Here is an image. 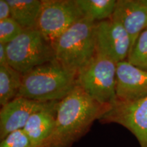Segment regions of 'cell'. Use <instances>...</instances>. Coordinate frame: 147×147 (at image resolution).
<instances>
[{"instance_id": "obj_12", "label": "cell", "mask_w": 147, "mask_h": 147, "mask_svg": "<svg viewBox=\"0 0 147 147\" xmlns=\"http://www.w3.org/2000/svg\"><path fill=\"white\" fill-rule=\"evenodd\" d=\"M57 106L34 113L23 127L34 147L48 146L55 127Z\"/></svg>"}, {"instance_id": "obj_13", "label": "cell", "mask_w": 147, "mask_h": 147, "mask_svg": "<svg viewBox=\"0 0 147 147\" xmlns=\"http://www.w3.org/2000/svg\"><path fill=\"white\" fill-rule=\"evenodd\" d=\"M11 17L25 30L36 29L42 7V0H7Z\"/></svg>"}, {"instance_id": "obj_1", "label": "cell", "mask_w": 147, "mask_h": 147, "mask_svg": "<svg viewBox=\"0 0 147 147\" xmlns=\"http://www.w3.org/2000/svg\"><path fill=\"white\" fill-rule=\"evenodd\" d=\"M110 108L92 99L76 85L57 103L55 127L47 147H71Z\"/></svg>"}, {"instance_id": "obj_6", "label": "cell", "mask_w": 147, "mask_h": 147, "mask_svg": "<svg viewBox=\"0 0 147 147\" xmlns=\"http://www.w3.org/2000/svg\"><path fill=\"white\" fill-rule=\"evenodd\" d=\"M85 17L75 0H42L36 29L53 44L74 24Z\"/></svg>"}, {"instance_id": "obj_19", "label": "cell", "mask_w": 147, "mask_h": 147, "mask_svg": "<svg viewBox=\"0 0 147 147\" xmlns=\"http://www.w3.org/2000/svg\"><path fill=\"white\" fill-rule=\"evenodd\" d=\"M11 17V8L7 0H0V21Z\"/></svg>"}, {"instance_id": "obj_5", "label": "cell", "mask_w": 147, "mask_h": 147, "mask_svg": "<svg viewBox=\"0 0 147 147\" xmlns=\"http://www.w3.org/2000/svg\"><path fill=\"white\" fill-rule=\"evenodd\" d=\"M6 51L9 65L22 74L55 60L52 44L36 29L24 31L6 45Z\"/></svg>"}, {"instance_id": "obj_3", "label": "cell", "mask_w": 147, "mask_h": 147, "mask_svg": "<svg viewBox=\"0 0 147 147\" xmlns=\"http://www.w3.org/2000/svg\"><path fill=\"white\" fill-rule=\"evenodd\" d=\"M96 22L84 17L74 24L52 44L55 59L78 73L97 53Z\"/></svg>"}, {"instance_id": "obj_9", "label": "cell", "mask_w": 147, "mask_h": 147, "mask_svg": "<svg viewBox=\"0 0 147 147\" xmlns=\"http://www.w3.org/2000/svg\"><path fill=\"white\" fill-rule=\"evenodd\" d=\"M56 102H40L23 97L14 100L1 106L0 110V140L16 130L23 129L27 121L34 113L53 107Z\"/></svg>"}, {"instance_id": "obj_20", "label": "cell", "mask_w": 147, "mask_h": 147, "mask_svg": "<svg viewBox=\"0 0 147 147\" xmlns=\"http://www.w3.org/2000/svg\"><path fill=\"white\" fill-rule=\"evenodd\" d=\"M8 64L6 45L0 43V66L7 65Z\"/></svg>"}, {"instance_id": "obj_2", "label": "cell", "mask_w": 147, "mask_h": 147, "mask_svg": "<svg viewBox=\"0 0 147 147\" xmlns=\"http://www.w3.org/2000/svg\"><path fill=\"white\" fill-rule=\"evenodd\" d=\"M76 72L55 59L23 74L17 97L40 102L60 101L76 87Z\"/></svg>"}, {"instance_id": "obj_11", "label": "cell", "mask_w": 147, "mask_h": 147, "mask_svg": "<svg viewBox=\"0 0 147 147\" xmlns=\"http://www.w3.org/2000/svg\"><path fill=\"white\" fill-rule=\"evenodd\" d=\"M111 18L121 23L127 32L131 49L141 33L147 28V7L138 0H117Z\"/></svg>"}, {"instance_id": "obj_16", "label": "cell", "mask_w": 147, "mask_h": 147, "mask_svg": "<svg viewBox=\"0 0 147 147\" xmlns=\"http://www.w3.org/2000/svg\"><path fill=\"white\" fill-rule=\"evenodd\" d=\"M127 61L136 67L147 71V28L138 38Z\"/></svg>"}, {"instance_id": "obj_15", "label": "cell", "mask_w": 147, "mask_h": 147, "mask_svg": "<svg viewBox=\"0 0 147 147\" xmlns=\"http://www.w3.org/2000/svg\"><path fill=\"white\" fill-rule=\"evenodd\" d=\"M84 16L100 22L111 18L115 11L116 0H75Z\"/></svg>"}, {"instance_id": "obj_7", "label": "cell", "mask_w": 147, "mask_h": 147, "mask_svg": "<svg viewBox=\"0 0 147 147\" xmlns=\"http://www.w3.org/2000/svg\"><path fill=\"white\" fill-rule=\"evenodd\" d=\"M99 121L123 126L135 136L140 147H147V97L134 102L116 101Z\"/></svg>"}, {"instance_id": "obj_21", "label": "cell", "mask_w": 147, "mask_h": 147, "mask_svg": "<svg viewBox=\"0 0 147 147\" xmlns=\"http://www.w3.org/2000/svg\"><path fill=\"white\" fill-rule=\"evenodd\" d=\"M139 2L147 7V0H138Z\"/></svg>"}, {"instance_id": "obj_8", "label": "cell", "mask_w": 147, "mask_h": 147, "mask_svg": "<svg viewBox=\"0 0 147 147\" xmlns=\"http://www.w3.org/2000/svg\"><path fill=\"white\" fill-rule=\"evenodd\" d=\"M97 52L115 63L127 60L131 50L130 37L123 27L113 18L96 24Z\"/></svg>"}, {"instance_id": "obj_18", "label": "cell", "mask_w": 147, "mask_h": 147, "mask_svg": "<svg viewBox=\"0 0 147 147\" xmlns=\"http://www.w3.org/2000/svg\"><path fill=\"white\" fill-rule=\"evenodd\" d=\"M0 147H34L23 129L16 130L1 140Z\"/></svg>"}, {"instance_id": "obj_17", "label": "cell", "mask_w": 147, "mask_h": 147, "mask_svg": "<svg viewBox=\"0 0 147 147\" xmlns=\"http://www.w3.org/2000/svg\"><path fill=\"white\" fill-rule=\"evenodd\" d=\"M24 31L25 29L12 17L0 21V43L8 45Z\"/></svg>"}, {"instance_id": "obj_14", "label": "cell", "mask_w": 147, "mask_h": 147, "mask_svg": "<svg viewBox=\"0 0 147 147\" xmlns=\"http://www.w3.org/2000/svg\"><path fill=\"white\" fill-rule=\"evenodd\" d=\"M23 76L10 65L0 66V104L4 106L19 93Z\"/></svg>"}, {"instance_id": "obj_10", "label": "cell", "mask_w": 147, "mask_h": 147, "mask_svg": "<svg viewBox=\"0 0 147 147\" xmlns=\"http://www.w3.org/2000/svg\"><path fill=\"white\" fill-rule=\"evenodd\" d=\"M116 97L121 102H134L147 97V71L127 60L117 64Z\"/></svg>"}, {"instance_id": "obj_4", "label": "cell", "mask_w": 147, "mask_h": 147, "mask_svg": "<svg viewBox=\"0 0 147 147\" xmlns=\"http://www.w3.org/2000/svg\"><path fill=\"white\" fill-rule=\"evenodd\" d=\"M117 64L97 52L89 63L77 73V85L100 104L113 105L117 100Z\"/></svg>"}]
</instances>
